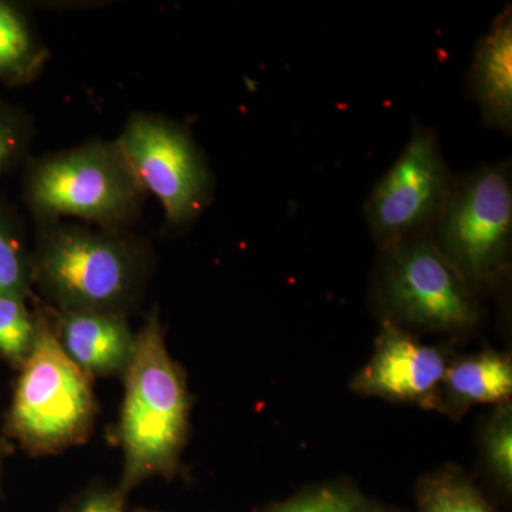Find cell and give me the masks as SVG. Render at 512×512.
<instances>
[{"label":"cell","mask_w":512,"mask_h":512,"mask_svg":"<svg viewBox=\"0 0 512 512\" xmlns=\"http://www.w3.org/2000/svg\"><path fill=\"white\" fill-rule=\"evenodd\" d=\"M138 512H148V511H138Z\"/></svg>","instance_id":"obj_23"},{"label":"cell","mask_w":512,"mask_h":512,"mask_svg":"<svg viewBox=\"0 0 512 512\" xmlns=\"http://www.w3.org/2000/svg\"><path fill=\"white\" fill-rule=\"evenodd\" d=\"M20 138L18 128L6 117L0 116V171L18 153Z\"/></svg>","instance_id":"obj_20"},{"label":"cell","mask_w":512,"mask_h":512,"mask_svg":"<svg viewBox=\"0 0 512 512\" xmlns=\"http://www.w3.org/2000/svg\"><path fill=\"white\" fill-rule=\"evenodd\" d=\"M453 180L436 131L414 120L402 153L365 202L366 222L377 247L383 251L429 235Z\"/></svg>","instance_id":"obj_7"},{"label":"cell","mask_w":512,"mask_h":512,"mask_svg":"<svg viewBox=\"0 0 512 512\" xmlns=\"http://www.w3.org/2000/svg\"><path fill=\"white\" fill-rule=\"evenodd\" d=\"M512 393L510 357L483 352L448 366L441 383V406L466 409L483 403L504 404Z\"/></svg>","instance_id":"obj_12"},{"label":"cell","mask_w":512,"mask_h":512,"mask_svg":"<svg viewBox=\"0 0 512 512\" xmlns=\"http://www.w3.org/2000/svg\"><path fill=\"white\" fill-rule=\"evenodd\" d=\"M57 342L86 376L126 372L136 336L121 315L63 311L57 315Z\"/></svg>","instance_id":"obj_10"},{"label":"cell","mask_w":512,"mask_h":512,"mask_svg":"<svg viewBox=\"0 0 512 512\" xmlns=\"http://www.w3.org/2000/svg\"><path fill=\"white\" fill-rule=\"evenodd\" d=\"M377 301L389 322L431 330L473 328L480 319L476 293L429 235L383 249Z\"/></svg>","instance_id":"obj_6"},{"label":"cell","mask_w":512,"mask_h":512,"mask_svg":"<svg viewBox=\"0 0 512 512\" xmlns=\"http://www.w3.org/2000/svg\"><path fill=\"white\" fill-rule=\"evenodd\" d=\"M37 319H33L25 298L0 293V355L22 365L33 348Z\"/></svg>","instance_id":"obj_15"},{"label":"cell","mask_w":512,"mask_h":512,"mask_svg":"<svg viewBox=\"0 0 512 512\" xmlns=\"http://www.w3.org/2000/svg\"><path fill=\"white\" fill-rule=\"evenodd\" d=\"M69 512H126L119 491L92 490L80 497Z\"/></svg>","instance_id":"obj_19"},{"label":"cell","mask_w":512,"mask_h":512,"mask_svg":"<svg viewBox=\"0 0 512 512\" xmlns=\"http://www.w3.org/2000/svg\"><path fill=\"white\" fill-rule=\"evenodd\" d=\"M126 396L120 420L124 471L120 495L147 478L174 471L188 427L184 376L165 348L157 315L136 336L126 369Z\"/></svg>","instance_id":"obj_1"},{"label":"cell","mask_w":512,"mask_h":512,"mask_svg":"<svg viewBox=\"0 0 512 512\" xmlns=\"http://www.w3.org/2000/svg\"><path fill=\"white\" fill-rule=\"evenodd\" d=\"M429 237L471 291L495 284L510 264V158L454 175Z\"/></svg>","instance_id":"obj_2"},{"label":"cell","mask_w":512,"mask_h":512,"mask_svg":"<svg viewBox=\"0 0 512 512\" xmlns=\"http://www.w3.org/2000/svg\"><path fill=\"white\" fill-rule=\"evenodd\" d=\"M117 144L144 190L163 204L168 224H188L207 207L214 178L200 147L183 126L136 114Z\"/></svg>","instance_id":"obj_8"},{"label":"cell","mask_w":512,"mask_h":512,"mask_svg":"<svg viewBox=\"0 0 512 512\" xmlns=\"http://www.w3.org/2000/svg\"><path fill=\"white\" fill-rule=\"evenodd\" d=\"M43 52L18 13L0 3V74L13 79L32 76L42 64Z\"/></svg>","instance_id":"obj_13"},{"label":"cell","mask_w":512,"mask_h":512,"mask_svg":"<svg viewBox=\"0 0 512 512\" xmlns=\"http://www.w3.org/2000/svg\"><path fill=\"white\" fill-rule=\"evenodd\" d=\"M94 409L89 376L64 353L52 323L37 319L35 343L13 397V436L33 453H56L86 440Z\"/></svg>","instance_id":"obj_4"},{"label":"cell","mask_w":512,"mask_h":512,"mask_svg":"<svg viewBox=\"0 0 512 512\" xmlns=\"http://www.w3.org/2000/svg\"><path fill=\"white\" fill-rule=\"evenodd\" d=\"M32 266L15 232L0 222V293L26 298Z\"/></svg>","instance_id":"obj_16"},{"label":"cell","mask_w":512,"mask_h":512,"mask_svg":"<svg viewBox=\"0 0 512 512\" xmlns=\"http://www.w3.org/2000/svg\"><path fill=\"white\" fill-rule=\"evenodd\" d=\"M2 456H3V446H2V443H0V460H2Z\"/></svg>","instance_id":"obj_22"},{"label":"cell","mask_w":512,"mask_h":512,"mask_svg":"<svg viewBox=\"0 0 512 512\" xmlns=\"http://www.w3.org/2000/svg\"><path fill=\"white\" fill-rule=\"evenodd\" d=\"M268 512H359L356 501L346 493L336 490H320L298 500L279 505Z\"/></svg>","instance_id":"obj_18"},{"label":"cell","mask_w":512,"mask_h":512,"mask_svg":"<svg viewBox=\"0 0 512 512\" xmlns=\"http://www.w3.org/2000/svg\"><path fill=\"white\" fill-rule=\"evenodd\" d=\"M360 512H384L382 510H376V508H369V510L360 511Z\"/></svg>","instance_id":"obj_21"},{"label":"cell","mask_w":512,"mask_h":512,"mask_svg":"<svg viewBox=\"0 0 512 512\" xmlns=\"http://www.w3.org/2000/svg\"><path fill=\"white\" fill-rule=\"evenodd\" d=\"M136 245L113 234L57 227L43 235L32 278L63 309L121 315L140 285Z\"/></svg>","instance_id":"obj_3"},{"label":"cell","mask_w":512,"mask_h":512,"mask_svg":"<svg viewBox=\"0 0 512 512\" xmlns=\"http://www.w3.org/2000/svg\"><path fill=\"white\" fill-rule=\"evenodd\" d=\"M144 191L119 144L103 141L40 161L28 183L30 204L40 215H70L110 229L136 214Z\"/></svg>","instance_id":"obj_5"},{"label":"cell","mask_w":512,"mask_h":512,"mask_svg":"<svg viewBox=\"0 0 512 512\" xmlns=\"http://www.w3.org/2000/svg\"><path fill=\"white\" fill-rule=\"evenodd\" d=\"M485 457L498 480L511 487L512 483V414L510 404H501L487 434Z\"/></svg>","instance_id":"obj_17"},{"label":"cell","mask_w":512,"mask_h":512,"mask_svg":"<svg viewBox=\"0 0 512 512\" xmlns=\"http://www.w3.org/2000/svg\"><path fill=\"white\" fill-rule=\"evenodd\" d=\"M467 86L484 126L512 133V8L505 6L478 40Z\"/></svg>","instance_id":"obj_11"},{"label":"cell","mask_w":512,"mask_h":512,"mask_svg":"<svg viewBox=\"0 0 512 512\" xmlns=\"http://www.w3.org/2000/svg\"><path fill=\"white\" fill-rule=\"evenodd\" d=\"M421 512H494L473 484L460 474L444 473L421 485Z\"/></svg>","instance_id":"obj_14"},{"label":"cell","mask_w":512,"mask_h":512,"mask_svg":"<svg viewBox=\"0 0 512 512\" xmlns=\"http://www.w3.org/2000/svg\"><path fill=\"white\" fill-rule=\"evenodd\" d=\"M446 370V356L437 346L424 345L396 323L384 320L375 353L352 387L365 396L441 407Z\"/></svg>","instance_id":"obj_9"}]
</instances>
